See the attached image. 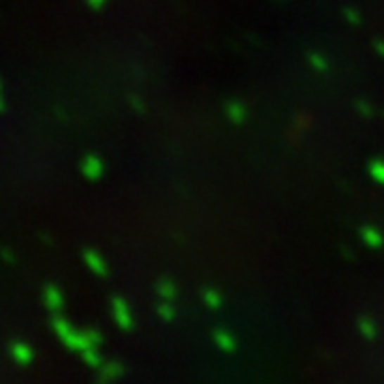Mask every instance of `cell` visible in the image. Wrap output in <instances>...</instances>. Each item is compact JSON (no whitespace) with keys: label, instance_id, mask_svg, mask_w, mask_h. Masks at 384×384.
I'll list each match as a JSON object with an SVG mask.
<instances>
[{"label":"cell","instance_id":"1","mask_svg":"<svg viewBox=\"0 0 384 384\" xmlns=\"http://www.w3.org/2000/svg\"><path fill=\"white\" fill-rule=\"evenodd\" d=\"M53 329H56L58 338L75 352H84L88 348L101 346V335L96 331H77L73 325H69L67 320L60 318V316L53 318Z\"/></svg>","mask_w":384,"mask_h":384},{"label":"cell","instance_id":"2","mask_svg":"<svg viewBox=\"0 0 384 384\" xmlns=\"http://www.w3.org/2000/svg\"><path fill=\"white\" fill-rule=\"evenodd\" d=\"M359 237H361V241H363V245L367 250H382L384 248V233L378 226H373V224L361 226L359 229Z\"/></svg>","mask_w":384,"mask_h":384},{"label":"cell","instance_id":"3","mask_svg":"<svg viewBox=\"0 0 384 384\" xmlns=\"http://www.w3.org/2000/svg\"><path fill=\"white\" fill-rule=\"evenodd\" d=\"M111 309H113V320L122 329H131L133 327V312H131V305H128L124 299H120V297L113 299Z\"/></svg>","mask_w":384,"mask_h":384},{"label":"cell","instance_id":"4","mask_svg":"<svg viewBox=\"0 0 384 384\" xmlns=\"http://www.w3.org/2000/svg\"><path fill=\"white\" fill-rule=\"evenodd\" d=\"M357 331H359V338H363L365 342H373L380 335V327L371 316H359L357 318Z\"/></svg>","mask_w":384,"mask_h":384},{"label":"cell","instance_id":"5","mask_svg":"<svg viewBox=\"0 0 384 384\" xmlns=\"http://www.w3.org/2000/svg\"><path fill=\"white\" fill-rule=\"evenodd\" d=\"M82 171L86 173L88 179H101L103 173H105V165L98 156H86L84 158V165H82Z\"/></svg>","mask_w":384,"mask_h":384},{"label":"cell","instance_id":"6","mask_svg":"<svg viewBox=\"0 0 384 384\" xmlns=\"http://www.w3.org/2000/svg\"><path fill=\"white\" fill-rule=\"evenodd\" d=\"M11 357L18 361V365H22V367H26V365H30L32 361H34V350L28 346V344H13L11 346Z\"/></svg>","mask_w":384,"mask_h":384},{"label":"cell","instance_id":"7","mask_svg":"<svg viewBox=\"0 0 384 384\" xmlns=\"http://www.w3.org/2000/svg\"><path fill=\"white\" fill-rule=\"evenodd\" d=\"M84 261H86V265L94 271V274H98V276H105L107 274V263H105V259L98 254V252H94V250H86L84 252Z\"/></svg>","mask_w":384,"mask_h":384},{"label":"cell","instance_id":"8","mask_svg":"<svg viewBox=\"0 0 384 384\" xmlns=\"http://www.w3.org/2000/svg\"><path fill=\"white\" fill-rule=\"evenodd\" d=\"M214 340H216L218 348H220L222 352H226V354H231V352L237 350V340H235V335H233L231 331L220 329V331L214 333Z\"/></svg>","mask_w":384,"mask_h":384},{"label":"cell","instance_id":"9","mask_svg":"<svg viewBox=\"0 0 384 384\" xmlns=\"http://www.w3.org/2000/svg\"><path fill=\"white\" fill-rule=\"evenodd\" d=\"M226 117H229L233 124H243V122H245V117H248V109H245V105H243V103H239V101H231V103L226 105Z\"/></svg>","mask_w":384,"mask_h":384},{"label":"cell","instance_id":"10","mask_svg":"<svg viewBox=\"0 0 384 384\" xmlns=\"http://www.w3.org/2000/svg\"><path fill=\"white\" fill-rule=\"evenodd\" d=\"M367 173H369V179L378 186L384 188V158H373L369 165H367Z\"/></svg>","mask_w":384,"mask_h":384},{"label":"cell","instance_id":"11","mask_svg":"<svg viewBox=\"0 0 384 384\" xmlns=\"http://www.w3.org/2000/svg\"><path fill=\"white\" fill-rule=\"evenodd\" d=\"M307 64L314 71H318V73H327L329 71V60H327L325 53H320V51H309L307 53Z\"/></svg>","mask_w":384,"mask_h":384},{"label":"cell","instance_id":"12","mask_svg":"<svg viewBox=\"0 0 384 384\" xmlns=\"http://www.w3.org/2000/svg\"><path fill=\"white\" fill-rule=\"evenodd\" d=\"M43 297H45V305L49 309H53V312H58L62 307V303H64V297H62V293L56 286H47Z\"/></svg>","mask_w":384,"mask_h":384},{"label":"cell","instance_id":"13","mask_svg":"<svg viewBox=\"0 0 384 384\" xmlns=\"http://www.w3.org/2000/svg\"><path fill=\"white\" fill-rule=\"evenodd\" d=\"M203 303H205L207 307H212V309H218V307H222L224 299H222V295H220L218 290L207 288V290L203 293Z\"/></svg>","mask_w":384,"mask_h":384},{"label":"cell","instance_id":"14","mask_svg":"<svg viewBox=\"0 0 384 384\" xmlns=\"http://www.w3.org/2000/svg\"><path fill=\"white\" fill-rule=\"evenodd\" d=\"M98 373H101L103 380H113V378H117L122 373V365H117V363H105L103 361V365L98 367Z\"/></svg>","mask_w":384,"mask_h":384},{"label":"cell","instance_id":"15","mask_svg":"<svg viewBox=\"0 0 384 384\" xmlns=\"http://www.w3.org/2000/svg\"><path fill=\"white\" fill-rule=\"evenodd\" d=\"M82 357H84V361H86L90 367H94V369H98V367L103 365V357H101L98 348H88V350L82 352Z\"/></svg>","mask_w":384,"mask_h":384},{"label":"cell","instance_id":"16","mask_svg":"<svg viewBox=\"0 0 384 384\" xmlns=\"http://www.w3.org/2000/svg\"><path fill=\"white\" fill-rule=\"evenodd\" d=\"M158 295H160L162 301H173V299H175V286H173V282L162 280V282L158 284Z\"/></svg>","mask_w":384,"mask_h":384},{"label":"cell","instance_id":"17","mask_svg":"<svg viewBox=\"0 0 384 384\" xmlns=\"http://www.w3.org/2000/svg\"><path fill=\"white\" fill-rule=\"evenodd\" d=\"M344 20H346L350 26H361V22H363L359 9H354V7H346V9H344Z\"/></svg>","mask_w":384,"mask_h":384},{"label":"cell","instance_id":"18","mask_svg":"<svg viewBox=\"0 0 384 384\" xmlns=\"http://www.w3.org/2000/svg\"><path fill=\"white\" fill-rule=\"evenodd\" d=\"M158 314H160L165 320H173V318H175V309H173L171 301H162L160 307H158Z\"/></svg>","mask_w":384,"mask_h":384},{"label":"cell","instance_id":"19","mask_svg":"<svg viewBox=\"0 0 384 384\" xmlns=\"http://www.w3.org/2000/svg\"><path fill=\"white\" fill-rule=\"evenodd\" d=\"M357 111H359L363 117H371V115H373V107H371L369 103H365V101H359V103H357Z\"/></svg>","mask_w":384,"mask_h":384},{"label":"cell","instance_id":"20","mask_svg":"<svg viewBox=\"0 0 384 384\" xmlns=\"http://www.w3.org/2000/svg\"><path fill=\"white\" fill-rule=\"evenodd\" d=\"M373 49H376V53H378L380 58H384V39L373 41Z\"/></svg>","mask_w":384,"mask_h":384},{"label":"cell","instance_id":"21","mask_svg":"<svg viewBox=\"0 0 384 384\" xmlns=\"http://www.w3.org/2000/svg\"><path fill=\"white\" fill-rule=\"evenodd\" d=\"M105 3H107V0H88V5H90L92 9H103Z\"/></svg>","mask_w":384,"mask_h":384},{"label":"cell","instance_id":"22","mask_svg":"<svg viewBox=\"0 0 384 384\" xmlns=\"http://www.w3.org/2000/svg\"><path fill=\"white\" fill-rule=\"evenodd\" d=\"M5 107V101H3V86H0V109Z\"/></svg>","mask_w":384,"mask_h":384}]
</instances>
